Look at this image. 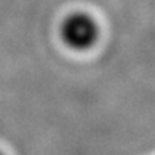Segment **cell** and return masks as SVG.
I'll return each mask as SVG.
<instances>
[{
  "instance_id": "cell-2",
  "label": "cell",
  "mask_w": 155,
  "mask_h": 155,
  "mask_svg": "<svg viewBox=\"0 0 155 155\" xmlns=\"http://www.w3.org/2000/svg\"><path fill=\"white\" fill-rule=\"evenodd\" d=\"M0 155H3V154H2V152H0Z\"/></svg>"
},
{
  "instance_id": "cell-1",
  "label": "cell",
  "mask_w": 155,
  "mask_h": 155,
  "mask_svg": "<svg viewBox=\"0 0 155 155\" xmlns=\"http://www.w3.org/2000/svg\"><path fill=\"white\" fill-rule=\"evenodd\" d=\"M99 35V26L94 17L85 12H73L61 25L63 43L73 50H86L94 46Z\"/></svg>"
}]
</instances>
